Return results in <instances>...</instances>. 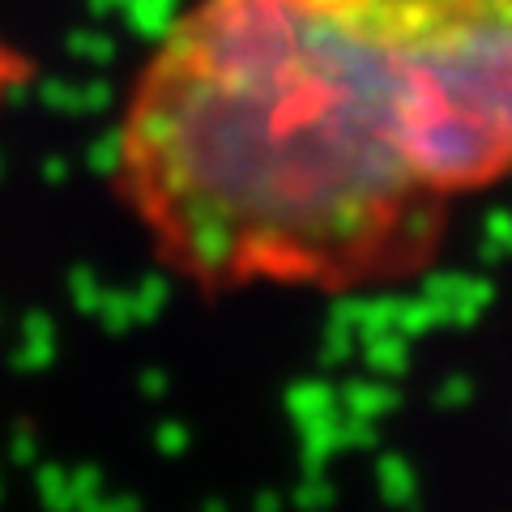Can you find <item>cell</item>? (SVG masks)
Segmentation results:
<instances>
[{"instance_id":"6da1fadb","label":"cell","mask_w":512,"mask_h":512,"mask_svg":"<svg viewBox=\"0 0 512 512\" xmlns=\"http://www.w3.org/2000/svg\"><path fill=\"white\" fill-rule=\"evenodd\" d=\"M116 180L205 291L419 278L512 180V0H192L141 64Z\"/></svg>"}]
</instances>
